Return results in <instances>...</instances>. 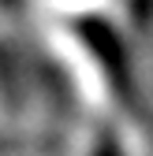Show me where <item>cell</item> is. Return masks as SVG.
Wrapping results in <instances>:
<instances>
[{
    "label": "cell",
    "instance_id": "obj_1",
    "mask_svg": "<svg viewBox=\"0 0 153 156\" xmlns=\"http://www.w3.org/2000/svg\"><path fill=\"white\" fill-rule=\"evenodd\" d=\"M75 34H79V41L86 45V52L93 56L97 71L105 74L108 89L116 93V97H131V60H127V52H123L120 34L112 30L105 19H97V15L79 19Z\"/></svg>",
    "mask_w": 153,
    "mask_h": 156
},
{
    "label": "cell",
    "instance_id": "obj_2",
    "mask_svg": "<svg viewBox=\"0 0 153 156\" xmlns=\"http://www.w3.org/2000/svg\"><path fill=\"white\" fill-rule=\"evenodd\" d=\"M93 156H123V152H120V145L112 141V138H101L97 149H93Z\"/></svg>",
    "mask_w": 153,
    "mask_h": 156
}]
</instances>
